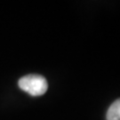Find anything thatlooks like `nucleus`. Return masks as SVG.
<instances>
[{
	"instance_id": "obj_1",
	"label": "nucleus",
	"mask_w": 120,
	"mask_h": 120,
	"mask_svg": "<svg viewBox=\"0 0 120 120\" xmlns=\"http://www.w3.org/2000/svg\"><path fill=\"white\" fill-rule=\"evenodd\" d=\"M19 86L24 92L32 96H40L46 93L48 84L46 79L38 74H30L19 80Z\"/></svg>"
},
{
	"instance_id": "obj_2",
	"label": "nucleus",
	"mask_w": 120,
	"mask_h": 120,
	"mask_svg": "<svg viewBox=\"0 0 120 120\" xmlns=\"http://www.w3.org/2000/svg\"><path fill=\"white\" fill-rule=\"evenodd\" d=\"M107 120H120V99H117L109 106L106 114Z\"/></svg>"
}]
</instances>
